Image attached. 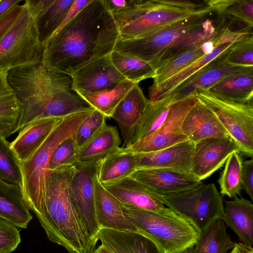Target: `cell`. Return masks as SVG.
<instances>
[{
  "mask_svg": "<svg viewBox=\"0 0 253 253\" xmlns=\"http://www.w3.org/2000/svg\"><path fill=\"white\" fill-rule=\"evenodd\" d=\"M120 39L104 0H91L44 45L42 63L70 76L90 62L110 54Z\"/></svg>",
  "mask_w": 253,
  "mask_h": 253,
  "instance_id": "obj_1",
  "label": "cell"
},
{
  "mask_svg": "<svg viewBox=\"0 0 253 253\" xmlns=\"http://www.w3.org/2000/svg\"><path fill=\"white\" fill-rule=\"evenodd\" d=\"M7 80L21 106L14 133L37 119L63 118L91 107L73 89L71 76L42 62L10 69Z\"/></svg>",
  "mask_w": 253,
  "mask_h": 253,
  "instance_id": "obj_2",
  "label": "cell"
},
{
  "mask_svg": "<svg viewBox=\"0 0 253 253\" xmlns=\"http://www.w3.org/2000/svg\"><path fill=\"white\" fill-rule=\"evenodd\" d=\"M74 169L73 164L51 171L43 204L35 214L51 242L68 253H94L98 241L83 220L72 189Z\"/></svg>",
  "mask_w": 253,
  "mask_h": 253,
  "instance_id": "obj_3",
  "label": "cell"
},
{
  "mask_svg": "<svg viewBox=\"0 0 253 253\" xmlns=\"http://www.w3.org/2000/svg\"><path fill=\"white\" fill-rule=\"evenodd\" d=\"M211 9L204 3L189 0H135L125 10L112 13L122 40L150 35L173 23L199 15H209Z\"/></svg>",
  "mask_w": 253,
  "mask_h": 253,
  "instance_id": "obj_4",
  "label": "cell"
},
{
  "mask_svg": "<svg viewBox=\"0 0 253 253\" xmlns=\"http://www.w3.org/2000/svg\"><path fill=\"white\" fill-rule=\"evenodd\" d=\"M93 109L90 107L63 117L31 156L19 162L23 196L34 213L44 201L46 183L52 171L48 164L54 150L63 141L75 135L80 126Z\"/></svg>",
  "mask_w": 253,
  "mask_h": 253,
  "instance_id": "obj_5",
  "label": "cell"
},
{
  "mask_svg": "<svg viewBox=\"0 0 253 253\" xmlns=\"http://www.w3.org/2000/svg\"><path fill=\"white\" fill-rule=\"evenodd\" d=\"M122 204L125 214L137 232L152 240L162 253H179L195 245L201 231L170 208L165 207L156 212Z\"/></svg>",
  "mask_w": 253,
  "mask_h": 253,
  "instance_id": "obj_6",
  "label": "cell"
},
{
  "mask_svg": "<svg viewBox=\"0 0 253 253\" xmlns=\"http://www.w3.org/2000/svg\"><path fill=\"white\" fill-rule=\"evenodd\" d=\"M44 46L40 42L35 19L27 4L0 39V71L42 61Z\"/></svg>",
  "mask_w": 253,
  "mask_h": 253,
  "instance_id": "obj_7",
  "label": "cell"
},
{
  "mask_svg": "<svg viewBox=\"0 0 253 253\" xmlns=\"http://www.w3.org/2000/svg\"><path fill=\"white\" fill-rule=\"evenodd\" d=\"M158 195L164 205L190 220L201 231L224 214L222 197L213 183Z\"/></svg>",
  "mask_w": 253,
  "mask_h": 253,
  "instance_id": "obj_8",
  "label": "cell"
},
{
  "mask_svg": "<svg viewBox=\"0 0 253 253\" xmlns=\"http://www.w3.org/2000/svg\"><path fill=\"white\" fill-rule=\"evenodd\" d=\"M198 99L217 117L241 152L253 156V102L240 103L220 99L207 91L199 89Z\"/></svg>",
  "mask_w": 253,
  "mask_h": 253,
  "instance_id": "obj_9",
  "label": "cell"
},
{
  "mask_svg": "<svg viewBox=\"0 0 253 253\" xmlns=\"http://www.w3.org/2000/svg\"><path fill=\"white\" fill-rule=\"evenodd\" d=\"M207 16L199 15L185 19L141 38L119 40L114 51L140 59L154 68L157 59L165 50L185 34L201 25Z\"/></svg>",
  "mask_w": 253,
  "mask_h": 253,
  "instance_id": "obj_10",
  "label": "cell"
},
{
  "mask_svg": "<svg viewBox=\"0 0 253 253\" xmlns=\"http://www.w3.org/2000/svg\"><path fill=\"white\" fill-rule=\"evenodd\" d=\"M197 93L173 102L162 124L153 132L127 147L133 153H147L162 150L188 140L182 125L188 113L198 101Z\"/></svg>",
  "mask_w": 253,
  "mask_h": 253,
  "instance_id": "obj_11",
  "label": "cell"
},
{
  "mask_svg": "<svg viewBox=\"0 0 253 253\" xmlns=\"http://www.w3.org/2000/svg\"><path fill=\"white\" fill-rule=\"evenodd\" d=\"M97 163H75L71 187L78 210L89 234L98 241L99 231L94 204V179Z\"/></svg>",
  "mask_w": 253,
  "mask_h": 253,
  "instance_id": "obj_12",
  "label": "cell"
},
{
  "mask_svg": "<svg viewBox=\"0 0 253 253\" xmlns=\"http://www.w3.org/2000/svg\"><path fill=\"white\" fill-rule=\"evenodd\" d=\"M234 152L241 151L230 136L201 141L195 144L190 172L202 181L219 169Z\"/></svg>",
  "mask_w": 253,
  "mask_h": 253,
  "instance_id": "obj_13",
  "label": "cell"
},
{
  "mask_svg": "<svg viewBox=\"0 0 253 253\" xmlns=\"http://www.w3.org/2000/svg\"><path fill=\"white\" fill-rule=\"evenodd\" d=\"M111 54L90 62L73 73L70 76L73 89L91 92L110 89L126 80L113 65Z\"/></svg>",
  "mask_w": 253,
  "mask_h": 253,
  "instance_id": "obj_14",
  "label": "cell"
},
{
  "mask_svg": "<svg viewBox=\"0 0 253 253\" xmlns=\"http://www.w3.org/2000/svg\"><path fill=\"white\" fill-rule=\"evenodd\" d=\"M129 176L158 195L178 193L203 183L190 172L171 169H138Z\"/></svg>",
  "mask_w": 253,
  "mask_h": 253,
  "instance_id": "obj_15",
  "label": "cell"
},
{
  "mask_svg": "<svg viewBox=\"0 0 253 253\" xmlns=\"http://www.w3.org/2000/svg\"><path fill=\"white\" fill-rule=\"evenodd\" d=\"M232 47L184 81L167 96L171 95L177 101L195 94L198 89H207L227 76L246 68L231 66L226 62Z\"/></svg>",
  "mask_w": 253,
  "mask_h": 253,
  "instance_id": "obj_16",
  "label": "cell"
},
{
  "mask_svg": "<svg viewBox=\"0 0 253 253\" xmlns=\"http://www.w3.org/2000/svg\"><path fill=\"white\" fill-rule=\"evenodd\" d=\"M182 130L187 140L194 144L230 136L216 116L199 99L184 118Z\"/></svg>",
  "mask_w": 253,
  "mask_h": 253,
  "instance_id": "obj_17",
  "label": "cell"
},
{
  "mask_svg": "<svg viewBox=\"0 0 253 253\" xmlns=\"http://www.w3.org/2000/svg\"><path fill=\"white\" fill-rule=\"evenodd\" d=\"M194 148L193 142L186 140L156 151L135 153L138 158L137 169H171L190 172Z\"/></svg>",
  "mask_w": 253,
  "mask_h": 253,
  "instance_id": "obj_18",
  "label": "cell"
},
{
  "mask_svg": "<svg viewBox=\"0 0 253 253\" xmlns=\"http://www.w3.org/2000/svg\"><path fill=\"white\" fill-rule=\"evenodd\" d=\"M94 204L99 229L108 228L137 232V229L125 214L122 204L98 180L94 179Z\"/></svg>",
  "mask_w": 253,
  "mask_h": 253,
  "instance_id": "obj_19",
  "label": "cell"
},
{
  "mask_svg": "<svg viewBox=\"0 0 253 253\" xmlns=\"http://www.w3.org/2000/svg\"><path fill=\"white\" fill-rule=\"evenodd\" d=\"M102 185L124 204L156 212L160 211L165 208L157 194L130 176Z\"/></svg>",
  "mask_w": 253,
  "mask_h": 253,
  "instance_id": "obj_20",
  "label": "cell"
},
{
  "mask_svg": "<svg viewBox=\"0 0 253 253\" xmlns=\"http://www.w3.org/2000/svg\"><path fill=\"white\" fill-rule=\"evenodd\" d=\"M200 89L227 101L253 102V67L244 68L223 78L207 89Z\"/></svg>",
  "mask_w": 253,
  "mask_h": 253,
  "instance_id": "obj_21",
  "label": "cell"
},
{
  "mask_svg": "<svg viewBox=\"0 0 253 253\" xmlns=\"http://www.w3.org/2000/svg\"><path fill=\"white\" fill-rule=\"evenodd\" d=\"M62 118L37 119L20 130L10 147L19 162L26 160L38 148Z\"/></svg>",
  "mask_w": 253,
  "mask_h": 253,
  "instance_id": "obj_22",
  "label": "cell"
},
{
  "mask_svg": "<svg viewBox=\"0 0 253 253\" xmlns=\"http://www.w3.org/2000/svg\"><path fill=\"white\" fill-rule=\"evenodd\" d=\"M149 101L137 84L116 108L111 118L121 130L124 141L123 147L130 145L135 125Z\"/></svg>",
  "mask_w": 253,
  "mask_h": 253,
  "instance_id": "obj_23",
  "label": "cell"
},
{
  "mask_svg": "<svg viewBox=\"0 0 253 253\" xmlns=\"http://www.w3.org/2000/svg\"><path fill=\"white\" fill-rule=\"evenodd\" d=\"M97 238L113 253H162L152 240L138 232L101 228Z\"/></svg>",
  "mask_w": 253,
  "mask_h": 253,
  "instance_id": "obj_24",
  "label": "cell"
},
{
  "mask_svg": "<svg viewBox=\"0 0 253 253\" xmlns=\"http://www.w3.org/2000/svg\"><path fill=\"white\" fill-rule=\"evenodd\" d=\"M243 243L253 245V204L243 197L225 201L224 214L221 218Z\"/></svg>",
  "mask_w": 253,
  "mask_h": 253,
  "instance_id": "obj_25",
  "label": "cell"
},
{
  "mask_svg": "<svg viewBox=\"0 0 253 253\" xmlns=\"http://www.w3.org/2000/svg\"><path fill=\"white\" fill-rule=\"evenodd\" d=\"M138 165L136 153L120 147L97 162V179L102 185L116 182L129 176Z\"/></svg>",
  "mask_w": 253,
  "mask_h": 253,
  "instance_id": "obj_26",
  "label": "cell"
},
{
  "mask_svg": "<svg viewBox=\"0 0 253 253\" xmlns=\"http://www.w3.org/2000/svg\"><path fill=\"white\" fill-rule=\"evenodd\" d=\"M0 216L18 228L25 229L33 218L21 187L0 178Z\"/></svg>",
  "mask_w": 253,
  "mask_h": 253,
  "instance_id": "obj_27",
  "label": "cell"
},
{
  "mask_svg": "<svg viewBox=\"0 0 253 253\" xmlns=\"http://www.w3.org/2000/svg\"><path fill=\"white\" fill-rule=\"evenodd\" d=\"M121 138L115 126L106 125L99 133L80 149L75 163H97L120 148Z\"/></svg>",
  "mask_w": 253,
  "mask_h": 253,
  "instance_id": "obj_28",
  "label": "cell"
},
{
  "mask_svg": "<svg viewBox=\"0 0 253 253\" xmlns=\"http://www.w3.org/2000/svg\"><path fill=\"white\" fill-rule=\"evenodd\" d=\"M234 43H225L215 46L211 52L205 55L175 75L154 87L150 86L148 88L149 100L154 102L166 97L170 91L184 81L229 49Z\"/></svg>",
  "mask_w": 253,
  "mask_h": 253,
  "instance_id": "obj_29",
  "label": "cell"
},
{
  "mask_svg": "<svg viewBox=\"0 0 253 253\" xmlns=\"http://www.w3.org/2000/svg\"><path fill=\"white\" fill-rule=\"evenodd\" d=\"M137 84L125 80L110 89L96 92L76 91L91 108L102 114L106 118H111L120 102Z\"/></svg>",
  "mask_w": 253,
  "mask_h": 253,
  "instance_id": "obj_30",
  "label": "cell"
},
{
  "mask_svg": "<svg viewBox=\"0 0 253 253\" xmlns=\"http://www.w3.org/2000/svg\"><path fill=\"white\" fill-rule=\"evenodd\" d=\"M175 101L171 95L154 102L149 101L135 125L130 145L155 131L164 122Z\"/></svg>",
  "mask_w": 253,
  "mask_h": 253,
  "instance_id": "obj_31",
  "label": "cell"
},
{
  "mask_svg": "<svg viewBox=\"0 0 253 253\" xmlns=\"http://www.w3.org/2000/svg\"><path fill=\"white\" fill-rule=\"evenodd\" d=\"M75 0H48L35 19L38 38L44 45L52 37L69 11Z\"/></svg>",
  "mask_w": 253,
  "mask_h": 253,
  "instance_id": "obj_32",
  "label": "cell"
},
{
  "mask_svg": "<svg viewBox=\"0 0 253 253\" xmlns=\"http://www.w3.org/2000/svg\"><path fill=\"white\" fill-rule=\"evenodd\" d=\"M7 71H0V132L6 137L14 133L20 114V104L7 80Z\"/></svg>",
  "mask_w": 253,
  "mask_h": 253,
  "instance_id": "obj_33",
  "label": "cell"
},
{
  "mask_svg": "<svg viewBox=\"0 0 253 253\" xmlns=\"http://www.w3.org/2000/svg\"><path fill=\"white\" fill-rule=\"evenodd\" d=\"M221 219L211 223L200 232L193 253H227L235 245Z\"/></svg>",
  "mask_w": 253,
  "mask_h": 253,
  "instance_id": "obj_34",
  "label": "cell"
},
{
  "mask_svg": "<svg viewBox=\"0 0 253 253\" xmlns=\"http://www.w3.org/2000/svg\"><path fill=\"white\" fill-rule=\"evenodd\" d=\"M214 47L210 41L172 57L156 70V75L150 86L154 87L175 75L211 52Z\"/></svg>",
  "mask_w": 253,
  "mask_h": 253,
  "instance_id": "obj_35",
  "label": "cell"
},
{
  "mask_svg": "<svg viewBox=\"0 0 253 253\" xmlns=\"http://www.w3.org/2000/svg\"><path fill=\"white\" fill-rule=\"evenodd\" d=\"M111 58L119 73L131 82L138 84L142 80L155 77V69L140 59L116 51L111 53Z\"/></svg>",
  "mask_w": 253,
  "mask_h": 253,
  "instance_id": "obj_36",
  "label": "cell"
},
{
  "mask_svg": "<svg viewBox=\"0 0 253 253\" xmlns=\"http://www.w3.org/2000/svg\"><path fill=\"white\" fill-rule=\"evenodd\" d=\"M242 158L238 152L230 154L225 162L224 168L220 174L218 183L220 193L232 198L240 195L242 187Z\"/></svg>",
  "mask_w": 253,
  "mask_h": 253,
  "instance_id": "obj_37",
  "label": "cell"
},
{
  "mask_svg": "<svg viewBox=\"0 0 253 253\" xmlns=\"http://www.w3.org/2000/svg\"><path fill=\"white\" fill-rule=\"evenodd\" d=\"M203 2L218 16L253 27V0H206Z\"/></svg>",
  "mask_w": 253,
  "mask_h": 253,
  "instance_id": "obj_38",
  "label": "cell"
},
{
  "mask_svg": "<svg viewBox=\"0 0 253 253\" xmlns=\"http://www.w3.org/2000/svg\"><path fill=\"white\" fill-rule=\"evenodd\" d=\"M0 178L10 184L22 186L19 162L6 138L0 136Z\"/></svg>",
  "mask_w": 253,
  "mask_h": 253,
  "instance_id": "obj_39",
  "label": "cell"
},
{
  "mask_svg": "<svg viewBox=\"0 0 253 253\" xmlns=\"http://www.w3.org/2000/svg\"><path fill=\"white\" fill-rule=\"evenodd\" d=\"M106 118L93 109L79 127L75 140L78 151L99 133L107 125Z\"/></svg>",
  "mask_w": 253,
  "mask_h": 253,
  "instance_id": "obj_40",
  "label": "cell"
},
{
  "mask_svg": "<svg viewBox=\"0 0 253 253\" xmlns=\"http://www.w3.org/2000/svg\"><path fill=\"white\" fill-rule=\"evenodd\" d=\"M75 136L64 140L55 149L48 164L50 171L64 166L73 165L76 163L78 150L75 143Z\"/></svg>",
  "mask_w": 253,
  "mask_h": 253,
  "instance_id": "obj_41",
  "label": "cell"
},
{
  "mask_svg": "<svg viewBox=\"0 0 253 253\" xmlns=\"http://www.w3.org/2000/svg\"><path fill=\"white\" fill-rule=\"evenodd\" d=\"M226 62L233 66L253 67V37L235 43L228 54Z\"/></svg>",
  "mask_w": 253,
  "mask_h": 253,
  "instance_id": "obj_42",
  "label": "cell"
},
{
  "mask_svg": "<svg viewBox=\"0 0 253 253\" xmlns=\"http://www.w3.org/2000/svg\"><path fill=\"white\" fill-rule=\"evenodd\" d=\"M21 242L18 227L0 216V253H10Z\"/></svg>",
  "mask_w": 253,
  "mask_h": 253,
  "instance_id": "obj_43",
  "label": "cell"
},
{
  "mask_svg": "<svg viewBox=\"0 0 253 253\" xmlns=\"http://www.w3.org/2000/svg\"><path fill=\"white\" fill-rule=\"evenodd\" d=\"M252 37H253V27L238 29L216 28L214 36L210 41L215 46L225 43L239 42Z\"/></svg>",
  "mask_w": 253,
  "mask_h": 253,
  "instance_id": "obj_44",
  "label": "cell"
},
{
  "mask_svg": "<svg viewBox=\"0 0 253 253\" xmlns=\"http://www.w3.org/2000/svg\"><path fill=\"white\" fill-rule=\"evenodd\" d=\"M242 187L253 200V159L243 163Z\"/></svg>",
  "mask_w": 253,
  "mask_h": 253,
  "instance_id": "obj_45",
  "label": "cell"
},
{
  "mask_svg": "<svg viewBox=\"0 0 253 253\" xmlns=\"http://www.w3.org/2000/svg\"><path fill=\"white\" fill-rule=\"evenodd\" d=\"M22 8V4L15 5L0 20V39L17 17Z\"/></svg>",
  "mask_w": 253,
  "mask_h": 253,
  "instance_id": "obj_46",
  "label": "cell"
},
{
  "mask_svg": "<svg viewBox=\"0 0 253 253\" xmlns=\"http://www.w3.org/2000/svg\"><path fill=\"white\" fill-rule=\"evenodd\" d=\"M104 1L109 10L113 13L128 9L134 4L135 0H104Z\"/></svg>",
  "mask_w": 253,
  "mask_h": 253,
  "instance_id": "obj_47",
  "label": "cell"
},
{
  "mask_svg": "<svg viewBox=\"0 0 253 253\" xmlns=\"http://www.w3.org/2000/svg\"><path fill=\"white\" fill-rule=\"evenodd\" d=\"M47 2L48 0H26L24 1L35 19L43 9Z\"/></svg>",
  "mask_w": 253,
  "mask_h": 253,
  "instance_id": "obj_48",
  "label": "cell"
},
{
  "mask_svg": "<svg viewBox=\"0 0 253 253\" xmlns=\"http://www.w3.org/2000/svg\"><path fill=\"white\" fill-rule=\"evenodd\" d=\"M21 1V0H0V20L11 7Z\"/></svg>",
  "mask_w": 253,
  "mask_h": 253,
  "instance_id": "obj_49",
  "label": "cell"
},
{
  "mask_svg": "<svg viewBox=\"0 0 253 253\" xmlns=\"http://www.w3.org/2000/svg\"><path fill=\"white\" fill-rule=\"evenodd\" d=\"M230 253H253V248L243 243H236Z\"/></svg>",
  "mask_w": 253,
  "mask_h": 253,
  "instance_id": "obj_50",
  "label": "cell"
},
{
  "mask_svg": "<svg viewBox=\"0 0 253 253\" xmlns=\"http://www.w3.org/2000/svg\"><path fill=\"white\" fill-rule=\"evenodd\" d=\"M94 253H113L109 249L103 245L99 246L95 251Z\"/></svg>",
  "mask_w": 253,
  "mask_h": 253,
  "instance_id": "obj_51",
  "label": "cell"
},
{
  "mask_svg": "<svg viewBox=\"0 0 253 253\" xmlns=\"http://www.w3.org/2000/svg\"><path fill=\"white\" fill-rule=\"evenodd\" d=\"M194 251V246H191L188 248H187L185 251L179 253H193Z\"/></svg>",
  "mask_w": 253,
  "mask_h": 253,
  "instance_id": "obj_52",
  "label": "cell"
},
{
  "mask_svg": "<svg viewBox=\"0 0 253 253\" xmlns=\"http://www.w3.org/2000/svg\"><path fill=\"white\" fill-rule=\"evenodd\" d=\"M0 136H4V137L7 138L6 135L4 134H3V133L1 132H0Z\"/></svg>",
  "mask_w": 253,
  "mask_h": 253,
  "instance_id": "obj_53",
  "label": "cell"
}]
</instances>
